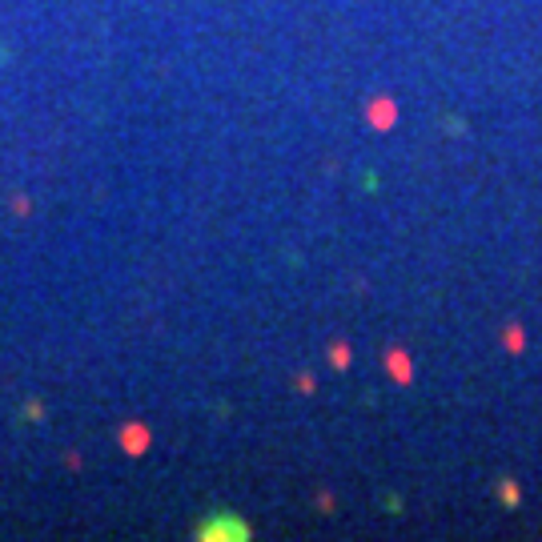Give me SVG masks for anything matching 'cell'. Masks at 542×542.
Instances as JSON below:
<instances>
[{
  "label": "cell",
  "instance_id": "6da1fadb",
  "mask_svg": "<svg viewBox=\"0 0 542 542\" xmlns=\"http://www.w3.org/2000/svg\"><path fill=\"white\" fill-rule=\"evenodd\" d=\"M246 534H249L246 522H241V518H229V514L213 518V530L209 526L201 530V538H246Z\"/></svg>",
  "mask_w": 542,
  "mask_h": 542
}]
</instances>
